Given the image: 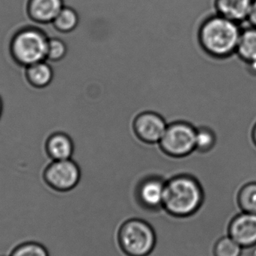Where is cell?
<instances>
[{
	"label": "cell",
	"instance_id": "obj_1",
	"mask_svg": "<svg viewBox=\"0 0 256 256\" xmlns=\"http://www.w3.org/2000/svg\"><path fill=\"white\" fill-rule=\"evenodd\" d=\"M204 201L200 180L190 174H179L166 182L162 209L170 216L186 218L198 213Z\"/></svg>",
	"mask_w": 256,
	"mask_h": 256
},
{
	"label": "cell",
	"instance_id": "obj_2",
	"mask_svg": "<svg viewBox=\"0 0 256 256\" xmlns=\"http://www.w3.org/2000/svg\"><path fill=\"white\" fill-rule=\"evenodd\" d=\"M242 30L238 22L216 14L201 24L197 40L209 55L228 56L236 52Z\"/></svg>",
	"mask_w": 256,
	"mask_h": 256
},
{
	"label": "cell",
	"instance_id": "obj_3",
	"mask_svg": "<svg viewBox=\"0 0 256 256\" xmlns=\"http://www.w3.org/2000/svg\"><path fill=\"white\" fill-rule=\"evenodd\" d=\"M118 246L127 256H148L156 244V234L144 220L131 218L122 224L117 234Z\"/></svg>",
	"mask_w": 256,
	"mask_h": 256
},
{
	"label": "cell",
	"instance_id": "obj_4",
	"mask_svg": "<svg viewBox=\"0 0 256 256\" xmlns=\"http://www.w3.org/2000/svg\"><path fill=\"white\" fill-rule=\"evenodd\" d=\"M48 40L49 38L40 30H20L10 42V56L18 66L24 68L34 63L46 61Z\"/></svg>",
	"mask_w": 256,
	"mask_h": 256
},
{
	"label": "cell",
	"instance_id": "obj_5",
	"mask_svg": "<svg viewBox=\"0 0 256 256\" xmlns=\"http://www.w3.org/2000/svg\"><path fill=\"white\" fill-rule=\"evenodd\" d=\"M196 128L189 122H171L160 141V147L172 158H185L196 150Z\"/></svg>",
	"mask_w": 256,
	"mask_h": 256
},
{
	"label": "cell",
	"instance_id": "obj_6",
	"mask_svg": "<svg viewBox=\"0 0 256 256\" xmlns=\"http://www.w3.org/2000/svg\"><path fill=\"white\" fill-rule=\"evenodd\" d=\"M81 170L74 160H51L42 172L44 183L58 192L74 190L81 180Z\"/></svg>",
	"mask_w": 256,
	"mask_h": 256
},
{
	"label": "cell",
	"instance_id": "obj_7",
	"mask_svg": "<svg viewBox=\"0 0 256 256\" xmlns=\"http://www.w3.org/2000/svg\"><path fill=\"white\" fill-rule=\"evenodd\" d=\"M168 124L162 114L146 110L136 116L132 128L136 135L142 141L148 144H158L164 136Z\"/></svg>",
	"mask_w": 256,
	"mask_h": 256
},
{
	"label": "cell",
	"instance_id": "obj_8",
	"mask_svg": "<svg viewBox=\"0 0 256 256\" xmlns=\"http://www.w3.org/2000/svg\"><path fill=\"white\" fill-rule=\"evenodd\" d=\"M164 176L150 174L144 176L137 184L136 198L140 206L150 210L162 209L166 182Z\"/></svg>",
	"mask_w": 256,
	"mask_h": 256
},
{
	"label": "cell",
	"instance_id": "obj_9",
	"mask_svg": "<svg viewBox=\"0 0 256 256\" xmlns=\"http://www.w3.org/2000/svg\"><path fill=\"white\" fill-rule=\"evenodd\" d=\"M228 234L243 248L256 246V214L238 215L230 224Z\"/></svg>",
	"mask_w": 256,
	"mask_h": 256
},
{
	"label": "cell",
	"instance_id": "obj_10",
	"mask_svg": "<svg viewBox=\"0 0 256 256\" xmlns=\"http://www.w3.org/2000/svg\"><path fill=\"white\" fill-rule=\"evenodd\" d=\"M44 150L50 160L72 159L74 154V142L68 132L56 131L46 138Z\"/></svg>",
	"mask_w": 256,
	"mask_h": 256
},
{
	"label": "cell",
	"instance_id": "obj_11",
	"mask_svg": "<svg viewBox=\"0 0 256 256\" xmlns=\"http://www.w3.org/2000/svg\"><path fill=\"white\" fill-rule=\"evenodd\" d=\"M64 7L63 0H30L28 10L33 20L49 24L54 22Z\"/></svg>",
	"mask_w": 256,
	"mask_h": 256
},
{
	"label": "cell",
	"instance_id": "obj_12",
	"mask_svg": "<svg viewBox=\"0 0 256 256\" xmlns=\"http://www.w3.org/2000/svg\"><path fill=\"white\" fill-rule=\"evenodd\" d=\"M254 0H215L216 14L240 24L246 21Z\"/></svg>",
	"mask_w": 256,
	"mask_h": 256
},
{
	"label": "cell",
	"instance_id": "obj_13",
	"mask_svg": "<svg viewBox=\"0 0 256 256\" xmlns=\"http://www.w3.org/2000/svg\"><path fill=\"white\" fill-rule=\"evenodd\" d=\"M24 76L30 86L36 90H44L52 84L54 70L46 60L25 68Z\"/></svg>",
	"mask_w": 256,
	"mask_h": 256
},
{
	"label": "cell",
	"instance_id": "obj_14",
	"mask_svg": "<svg viewBox=\"0 0 256 256\" xmlns=\"http://www.w3.org/2000/svg\"><path fill=\"white\" fill-rule=\"evenodd\" d=\"M236 52L248 62H256V28H242Z\"/></svg>",
	"mask_w": 256,
	"mask_h": 256
},
{
	"label": "cell",
	"instance_id": "obj_15",
	"mask_svg": "<svg viewBox=\"0 0 256 256\" xmlns=\"http://www.w3.org/2000/svg\"><path fill=\"white\" fill-rule=\"evenodd\" d=\"M79 22L80 18L78 12L72 8L64 6L52 24L56 30L60 32L70 33L78 28Z\"/></svg>",
	"mask_w": 256,
	"mask_h": 256
},
{
	"label": "cell",
	"instance_id": "obj_16",
	"mask_svg": "<svg viewBox=\"0 0 256 256\" xmlns=\"http://www.w3.org/2000/svg\"><path fill=\"white\" fill-rule=\"evenodd\" d=\"M196 150L200 152L210 150L216 143V134L212 128L206 124L196 127Z\"/></svg>",
	"mask_w": 256,
	"mask_h": 256
},
{
	"label": "cell",
	"instance_id": "obj_17",
	"mask_svg": "<svg viewBox=\"0 0 256 256\" xmlns=\"http://www.w3.org/2000/svg\"><path fill=\"white\" fill-rule=\"evenodd\" d=\"M244 248L230 236L220 239L214 248V256H242Z\"/></svg>",
	"mask_w": 256,
	"mask_h": 256
},
{
	"label": "cell",
	"instance_id": "obj_18",
	"mask_svg": "<svg viewBox=\"0 0 256 256\" xmlns=\"http://www.w3.org/2000/svg\"><path fill=\"white\" fill-rule=\"evenodd\" d=\"M239 204L244 212L256 214V183L245 185L238 196Z\"/></svg>",
	"mask_w": 256,
	"mask_h": 256
},
{
	"label": "cell",
	"instance_id": "obj_19",
	"mask_svg": "<svg viewBox=\"0 0 256 256\" xmlns=\"http://www.w3.org/2000/svg\"><path fill=\"white\" fill-rule=\"evenodd\" d=\"M68 48L64 40L60 38H49L46 50V61L60 62L66 58Z\"/></svg>",
	"mask_w": 256,
	"mask_h": 256
},
{
	"label": "cell",
	"instance_id": "obj_20",
	"mask_svg": "<svg viewBox=\"0 0 256 256\" xmlns=\"http://www.w3.org/2000/svg\"><path fill=\"white\" fill-rule=\"evenodd\" d=\"M10 256H49V254L40 244L28 242L15 248Z\"/></svg>",
	"mask_w": 256,
	"mask_h": 256
},
{
	"label": "cell",
	"instance_id": "obj_21",
	"mask_svg": "<svg viewBox=\"0 0 256 256\" xmlns=\"http://www.w3.org/2000/svg\"><path fill=\"white\" fill-rule=\"evenodd\" d=\"M246 21L249 22L250 26L256 28V0L252 2Z\"/></svg>",
	"mask_w": 256,
	"mask_h": 256
},
{
	"label": "cell",
	"instance_id": "obj_22",
	"mask_svg": "<svg viewBox=\"0 0 256 256\" xmlns=\"http://www.w3.org/2000/svg\"><path fill=\"white\" fill-rule=\"evenodd\" d=\"M3 112V102L1 96H0V120H1Z\"/></svg>",
	"mask_w": 256,
	"mask_h": 256
},
{
	"label": "cell",
	"instance_id": "obj_23",
	"mask_svg": "<svg viewBox=\"0 0 256 256\" xmlns=\"http://www.w3.org/2000/svg\"><path fill=\"white\" fill-rule=\"evenodd\" d=\"M250 256H256V246H254V249H252Z\"/></svg>",
	"mask_w": 256,
	"mask_h": 256
}]
</instances>
